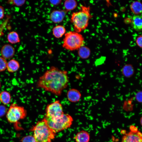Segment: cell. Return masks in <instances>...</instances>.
Instances as JSON below:
<instances>
[{"label":"cell","mask_w":142,"mask_h":142,"mask_svg":"<svg viewBox=\"0 0 142 142\" xmlns=\"http://www.w3.org/2000/svg\"><path fill=\"white\" fill-rule=\"evenodd\" d=\"M69 81L67 71L52 66L39 77L36 86L56 95L60 96L63 91L67 87Z\"/></svg>","instance_id":"cell-1"},{"label":"cell","mask_w":142,"mask_h":142,"mask_svg":"<svg viewBox=\"0 0 142 142\" xmlns=\"http://www.w3.org/2000/svg\"><path fill=\"white\" fill-rule=\"evenodd\" d=\"M80 6L79 11L72 13L70 20L73 25L74 31L78 33L87 28L89 19L92 17L89 7L82 5Z\"/></svg>","instance_id":"cell-2"},{"label":"cell","mask_w":142,"mask_h":142,"mask_svg":"<svg viewBox=\"0 0 142 142\" xmlns=\"http://www.w3.org/2000/svg\"><path fill=\"white\" fill-rule=\"evenodd\" d=\"M30 130L37 142H52L56 133L48 126L44 118L38 121Z\"/></svg>","instance_id":"cell-3"},{"label":"cell","mask_w":142,"mask_h":142,"mask_svg":"<svg viewBox=\"0 0 142 142\" xmlns=\"http://www.w3.org/2000/svg\"><path fill=\"white\" fill-rule=\"evenodd\" d=\"M62 47L70 51L78 50L84 46V40L83 36L80 33L75 31H70L64 34Z\"/></svg>","instance_id":"cell-4"},{"label":"cell","mask_w":142,"mask_h":142,"mask_svg":"<svg viewBox=\"0 0 142 142\" xmlns=\"http://www.w3.org/2000/svg\"><path fill=\"white\" fill-rule=\"evenodd\" d=\"M44 118L48 126L56 133L70 127L73 121L70 115L64 113L55 119H51L45 118Z\"/></svg>","instance_id":"cell-5"},{"label":"cell","mask_w":142,"mask_h":142,"mask_svg":"<svg viewBox=\"0 0 142 142\" xmlns=\"http://www.w3.org/2000/svg\"><path fill=\"white\" fill-rule=\"evenodd\" d=\"M27 115V111L24 108L16 103H12L6 113L8 121L11 123H15L20 120L25 118Z\"/></svg>","instance_id":"cell-6"},{"label":"cell","mask_w":142,"mask_h":142,"mask_svg":"<svg viewBox=\"0 0 142 142\" xmlns=\"http://www.w3.org/2000/svg\"><path fill=\"white\" fill-rule=\"evenodd\" d=\"M45 111V118L49 119L57 118L64 113L62 105L58 100H56L47 105Z\"/></svg>","instance_id":"cell-7"},{"label":"cell","mask_w":142,"mask_h":142,"mask_svg":"<svg viewBox=\"0 0 142 142\" xmlns=\"http://www.w3.org/2000/svg\"><path fill=\"white\" fill-rule=\"evenodd\" d=\"M130 131L124 135L121 142H142V134L135 126L130 127Z\"/></svg>","instance_id":"cell-8"},{"label":"cell","mask_w":142,"mask_h":142,"mask_svg":"<svg viewBox=\"0 0 142 142\" xmlns=\"http://www.w3.org/2000/svg\"><path fill=\"white\" fill-rule=\"evenodd\" d=\"M67 12L65 10H54L49 15L50 20L54 23L62 22L66 15Z\"/></svg>","instance_id":"cell-9"},{"label":"cell","mask_w":142,"mask_h":142,"mask_svg":"<svg viewBox=\"0 0 142 142\" xmlns=\"http://www.w3.org/2000/svg\"><path fill=\"white\" fill-rule=\"evenodd\" d=\"M80 92L77 89L72 88L67 91V98L69 101L72 103H76L79 101L81 97Z\"/></svg>","instance_id":"cell-10"},{"label":"cell","mask_w":142,"mask_h":142,"mask_svg":"<svg viewBox=\"0 0 142 142\" xmlns=\"http://www.w3.org/2000/svg\"><path fill=\"white\" fill-rule=\"evenodd\" d=\"M15 52L14 47L9 44L4 45L2 47L1 50L2 57L6 60L12 58L14 55Z\"/></svg>","instance_id":"cell-11"},{"label":"cell","mask_w":142,"mask_h":142,"mask_svg":"<svg viewBox=\"0 0 142 142\" xmlns=\"http://www.w3.org/2000/svg\"><path fill=\"white\" fill-rule=\"evenodd\" d=\"M76 142H89L90 135L86 131L82 130L78 132L74 137Z\"/></svg>","instance_id":"cell-12"},{"label":"cell","mask_w":142,"mask_h":142,"mask_svg":"<svg viewBox=\"0 0 142 142\" xmlns=\"http://www.w3.org/2000/svg\"><path fill=\"white\" fill-rule=\"evenodd\" d=\"M131 25L135 30L139 31L141 30L142 28V16L136 15L134 16L131 20Z\"/></svg>","instance_id":"cell-13"},{"label":"cell","mask_w":142,"mask_h":142,"mask_svg":"<svg viewBox=\"0 0 142 142\" xmlns=\"http://www.w3.org/2000/svg\"><path fill=\"white\" fill-rule=\"evenodd\" d=\"M65 27L62 25H59L53 27L52 29V34L57 38H61L66 33Z\"/></svg>","instance_id":"cell-14"},{"label":"cell","mask_w":142,"mask_h":142,"mask_svg":"<svg viewBox=\"0 0 142 142\" xmlns=\"http://www.w3.org/2000/svg\"><path fill=\"white\" fill-rule=\"evenodd\" d=\"M121 72L123 75L126 78H130L134 74L135 70L134 67L131 64L124 65L122 68Z\"/></svg>","instance_id":"cell-15"},{"label":"cell","mask_w":142,"mask_h":142,"mask_svg":"<svg viewBox=\"0 0 142 142\" xmlns=\"http://www.w3.org/2000/svg\"><path fill=\"white\" fill-rule=\"evenodd\" d=\"M20 68V64L17 60L12 59L7 62V68L10 73H13L17 71Z\"/></svg>","instance_id":"cell-16"},{"label":"cell","mask_w":142,"mask_h":142,"mask_svg":"<svg viewBox=\"0 0 142 142\" xmlns=\"http://www.w3.org/2000/svg\"><path fill=\"white\" fill-rule=\"evenodd\" d=\"M78 54L79 57L81 59H86L90 56V51L88 47L83 46L78 50Z\"/></svg>","instance_id":"cell-17"},{"label":"cell","mask_w":142,"mask_h":142,"mask_svg":"<svg viewBox=\"0 0 142 142\" xmlns=\"http://www.w3.org/2000/svg\"><path fill=\"white\" fill-rule=\"evenodd\" d=\"M77 2L75 0H66L64 3L65 10L67 12L73 10L77 6Z\"/></svg>","instance_id":"cell-18"},{"label":"cell","mask_w":142,"mask_h":142,"mask_svg":"<svg viewBox=\"0 0 142 142\" xmlns=\"http://www.w3.org/2000/svg\"><path fill=\"white\" fill-rule=\"evenodd\" d=\"M10 93L7 91H3L0 93V101L4 105L9 104L11 100Z\"/></svg>","instance_id":"cell-19"},{"label":"cell","mask_w":142,"mask_h":142,"mask_svg":"<svg viewBox=\"0 0 142 142\" xmlns=\"http://www.w3.org/2000/svg\"><path fill=\"white\" fill-rule=\"evenodd\" d=\"M130 8L134 13L136 15H139L142 12L141 3L139 1L133 2L130 5Z\"/></svg>","instance_id":"cell-20"},{"label":"cell","mask_w":142,"mask_h":142,"mask_svg":"<svg viewBox=\"0 0 142 142\" xmlns=\"http://www.w3.org/2000/svg\"><path fill=\"white\" fill-rule=\"evenodd\" d=\"M7 39L9 42L12 44L18 43L20 41L18 33L14 31L11 32L8 34Z\"/></svg>","instance_id":"cell-21"},{"label":"cell","mask_w":142,"mask_h":142,"mask_svg":"<svg viewBox=\"0 0 142 142\" xmlns=\"http://www.w3.org/2000/svg\"><path fill=\"white\" fill-rule=\"evenodd\" d=\"M9 18V17H7L6 19L0 26V37L4 34L3 31L8 23Z\"/></svg>","instance_id":"cell-22"},{"label":"cell","mask_w":142,"mask_h":142,"mask_svg":"<svg viewBox=\"0 0 142 142\" xmlns=\"http://www.w3.org/2000/svg\"><path fill=\"white\" fill-rule=\"evenodd\" d=\"M7 64L6 60L0 57V72H3L6 69Z\"/></svg>","instance_id":"cell-23"},{"label":"cell","mask_w":142,"mask_h":142,"mask_svg":"<svg viewBox=\"0 0 142 142\" xmlns=\"http://www.w3.org/2000/svg\"><path fill=\"white\" fill-rule=\"evenodd\" d=\"M21 141V142H37L33 136L31 135L23 137Z\"/></svg>","instance_id":"cell-24"},{"label":"cell","mask_w":142,"mask_h":142,"mask_svg":"<svg viewBox=\"0 0 142 142\" xmlns=\"http://www.w3.org/2000/svg\"><path fill=\"white\" fill-rule=\"evenodd\" d=\"M25 0H11L8 1L7 3L10 4L15 5L17 6H21L24 4Z\"/></svg>","instance_id":"cell-25"},{"label":"cell","mask_w":142,"mask_h":142,"mask_svg":"<svg viewBox=\"0 0 142 142\" xmlns=\"http://www.w3.org/2000/svg\"><path fill=\"white\" fill-rule=\"evenodd\" d=\"M136 100L139 103H141L142 101V92L141 90L138 91L135 94V96Z\"/></svg>","instance_id":"cell-26"},{"label":"cell","mask_w":142,"mask_h":142,"mask_svg":"<svg viewBox=\"0 0 142 142\" xmlns=\"http://www.w3.org/2000/svg\"><path fill=\"white\" fill-rule=\"evenodd\" d=\"M49 1L50 3L52 5L56 6L60 4L62 2V1L61 0H50Z\"/></svg>","instance_id":"cell-27"},{"label":"cell","mask_w":142,"mask_h":142,"mask_svg":"<svg viewBox=\"0 0 142 142\" xmlns=\"http://www.w3.org/2000/svg\"><path fill=\"white\" fill-rule=\"evenodd\" d=\"M7 112L6 108L4 105H0V116L3 115Z\"/></svg>","instance_id":"cell-28"},{"label":"cell","mask_w":142,"mask_h":142,"mask_svg":"<svg viewBox=\"0 0 142 142\" xmlns=\"http://www.w3.org/2000/svg\"><path fill=\"white\" fill-rule=\"evenodd\" d=\"M142 36L140 35L138 37L136 41L137 44L141 48H142Z\"/></svg>","instance_id":"cell-29"},{"label":"cell","mask_w":142,"mask_h":142,"mask_svg":"<svg viewBox=\"0 0 142 142\" xmlns=\"http://www.w3.org/2000/svg\"><path fill=\"white\" fill-rule=\"evenodd\" d=\"M104 58H100L97 60L95 62L96 66H99L102 64L104 62Z\"/></svg>","instance_id":"cell-30"},{"label":"cell","mask_w":142,"mask_h":142,"mask_svg":"<svg viewBox=\"0 0 142 142\" xmlns=\"http://www.w3.org/2000/svg\"><path fill=\"white\" fill-rule=\"evenodd\" d=\"M4 10L3 7L0 6V19L4 17Z\"/></svg>","instance_id":"cell-31"},{"label":"cell","mask_w":142,"mask_h":142,"mask_svg":"<svg viewBox=\"0 0 142 142\" xmlns=\"http://www.w3.org/2000/svg\"><path fill=\"white\" fill-rule=\"evenodd\" d=\"M1 82H0V89L1 88Z\"/></svg>","instance_id":"cell-32"}]
</instances>
